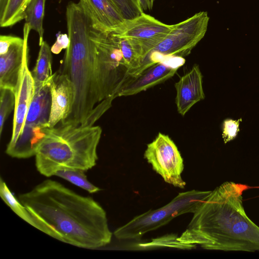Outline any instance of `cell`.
<instances>
[{
  "instance_id": "5b68a950",
  "label": "cell",
  "mask_w": 259,
  "mask_h": 259,
  "mask_svg": "<svg viewBox=\"0 0 259 259\" xmlns=\"http://www.w3.org/2000/svg\"><path fill=\"white\" fill-rule=\"evenodd\" d=\"M92 26V25H91ZM96 48V70L100 103L117 94L131 78L118 38L111 32L91 28Z\"/></svg>"
},
{
  "instance_id": "9a60e30c",
  "label": "cell",
  "mask_w": 259,
  "mask_h": 259,
  "mask_svg": "<svg viewBox=\"0 0 259 259\" xmlns=\"http://www.w3.org/2000/svg\"><path fill=\"white\" fill-rule=\"evenodd\" d=\"M79 3L94 28L113 32L119 28L125 21L111 0H79Z\"/></svg>"
},
{
  "instance_id": "30bf717a",
  "label": "cell",
  "mask_w": 259,
  "mask_h": 259,
  "mask_svg": "<svg viewBox=\"0 0 259 259\" xmlns=\"http://www.w3.org/2000/svg\"><path fill=\"white\" fill-rule=\"evenodd\" d=\"M171 28V25L163 23L143 12L134 18L125 20L119 28L111 32L118 37L139 43L144 60Z\"/></svg>"
},
{
  "instance_id": "277c9868",
  "label": "cell",
  "mask_w": 259,
  "mask_h": 259,
  "mask_svg": "<svg viewBox=\"0 0 259 259\" xmlns=\"http://www.w3.org/2000/svg\"><path fill=\"white\" fill-rule=\"evenodd\" d=\"M102 132L100 126L85 124H59L47 128L35 155L37 171L51 177L64 168L91 169L98 159Z\"/></svg>"
},
{
  "instance_id": "4fadbf2b",
  "label": "cell",
  "mask_w": 259,
  "mask_h": 259,
  "mask_svg": "<svg viewBox=\"0 0 259 259\" xmlns=\"http://www.w3.org/2000/svg\"><path fill=\"white\" fill-rule=\"evenodd\" d=\"M51 109L49 127H54L65 121L71 113L74 90L69 77L59 70L53 73L50 81Z\"/></svg>"
},
{
  "instance_id": "ffe728a7",
  "label": "cell",
  "mask_w": 259,
  "mask_h": 259,
  "mask_svg": "<svg viewBox=\"0 0 259 259\" xmlns=\"http://www.w3.org/2000/svg\"><path fill=\"white\" fill-rule=\"evenodd\" d=\"M31 0H7L3 10L0 12V25L11 27L25 19V10Z\"/></svg>"
},
{
  "instance_id": "603a6c76",
  "label": "cell",
  "mask_w": 259,
  "mask_h": 259,
  "mask_svg": "<svg viewBox=\"0 0 259 259\" xmlns=\"http://www.w3.org/2000/svg\"><path fill=\"white\" fill-rule=\"evenodd\" d=\"M125 20L134 18L143 13L135 0H111Z\"/></svg>"
},
{
  "instance_id": "484cf974",
  "label": "cell",
  "mask_w": 259,
  "mask_h": 259,
  "mask_svg": "<svg viewBox=\"0 0 259 259\" xmlns=\"http://www.w3.org/2000/svg\"><path fill=\"white\" fill-rule=\"evenodd\" d=\"M22 39V38L17 36L1 35L0 36V55L6 54L11 45Z\"/></svg>"
},
{
  "instance_id": "ba28073f",
  "label": "cell",
  "mask_w": 259,
  "mask_h": 259,
  "mask_svg": "<svg viewBox=\"0 0 259 259\" xmlns=\"http://www.w3.org/2000/svg\"><path fill=\"white\" fill-rule=\"evenodd\" d=\"M209 20L207 13L202 11L171 25L170 30L144 60L159 56L182 58L188 56L204 36Z\"/></svg>"
},
{
  "instance_id": "d6986e66",
  "label": "cell",
  "mask_w": 259,
  "mask_h": 259,
  "mask_svg": "<svg viewBox=\"0 0 259 259\" xmlns=\"http://www.w3.org/2000/svg\"><path fill=\"white\" fill-rule=\"evenodd\" d=\"M46 0H31L25 10V23L30 30L37 32L39 45L44 40L43 21L45 16Z\"/></svg>"
},
{
  "instance_id": "6da1fadb",
  "label": "cell",
  "mask_w": 259,
  "mask_h": 259,
  "mask_svg": "<svg viewBox=\"0 0 259 259\" xmlns=\"http://www.w3.org/2000/svg\"><path fill=\"white\" fill-rule=\"evenodd\" d=\"M41 226V231L63 242L89 249L109 244L112 233L104 208L91 197L46 179L18 196Z\"/></svg>"
},
{
  "instance_id": "d4e9b609",
  "label": "cell",
  "mask_w": 259,
  "mask_h": 259,
  "mask_svg": "<svg viewBox=\"0 0 259 259\" xmlns=\"http://www.w3.org/2000/svg\"><path fill=\"white\" fill-rule=\"evenodd\" d=\"M70 43L68 34L59 32L56 35V40L51 48L52 52L54 54H59L63 49H66Z\"/></svg>"
},
{
  "instance_id": "7c38bea8",
  "label": "cell",
  "mask_w": 259,
  "mask_h": 259,
  "mask_svg": "<svg viewBox=\"0 0 259 259\" xmlns=\"http://www.w3.org/2000/svg\"><path fill=\"white\" fill-rule=\"evenodd\" d=\"M29 48L24 53L22 69L15 91L12 133L7 148L13 146L22 133L28 110L35 94V87L31 71L29 69Z\"/></svg>"
},
{
  "instance_id": "52a82bcc",
  "label": "cell",
  "mask_w": 259,
  "mask_h": 259,
  "mask_svg": "<svg viewBox=\"0 0 259 259\" xmlns=\"http://www.w3.org/2000/svg\"><path fill=\"white\" fill-rule=\"evenodd\" d=\"M50 109L51 94L48 84L35 92L21 134L13 146L6 148L8 155L19 159L35 156L49 127Z\"/></svg>"
},
{
  "instance_id": "3957f363",
  "label": "cell",
  "mask_w": 259,
  "mask_h": 259,
  "mask_svg": "<svg viewBox=\"0 0 259 259\" xmlns=\"http://www.w3.org/2000/svg\"><path fill=\"white\" fill-rule=\"evenodd\" d=\"M70 43L59 71L72 82L74 99L67 118L60 124L89 122L100 103L96 70V48L90 20L80 4L69 2L66 10Z\"/></svg>"
},
{
  "instance_id": "5bb4252c",
  "label": "cell",
  "mask_w": 259,
  "mask_h": 259,
  "mask_svg": "<svg viewBox=\"0 0 259 259\" xmlns=\"http://www.w3.org/2000/svg\"><path fill=\"white\" fill-rule=\"evenodd\" d=\"M30 29L25 23L23 38L11 46L8 52L0 55V88L9 89L14 93L17 88L22 69L24 56Z\"/></svg>"
},
{
  "instance_id": "e0dca14e",
  "label": "cell",
  "mask_w": 259,
  "mask_h": 259,
  "mask_svg": "<svg viewBox=\"0 0 259 259\" xmlns=\"http://www.w3.org/2000/svg\"><path fill=\"white\" fill-rule=\"evenodd\" d=\"M35 66L31 71L35 87V92L49 83L53 76L52 70V55L51 48L44 40L40 45Z\"/></svg>"
},
{
  "instance_id": "8992f818",
  "label": "cell",
  "mask_w": 259,
  "mask_h": 259,
  "mask_svg": "<svg viewBox=\"0 0 259 259\" xmlns=\"http://www.w3.org/2000/svg\"><path fill=\"white\" fill-rule=\"evenodd\" d=\"M211 191L196 190L178 194L165 205L138 215L117 228L114 235L121 240H137L150 231L168 223L175 218L187 213H194Z\"/></svg>"
},
{
  "instance_id": "7a4b0ae2",
  "label": "cell",
  "mask_w": 259,
  "mask_h": 259,
  "mask_svg": "<svg viewBox=\"0 0 259 259\" xmlns=\"http://www.w3.org/2000/svg\"><path fill=\"white\" fill-rule=\"evenodd\" d=\"M247 185L225 182L211 191L172 246L207 250L259 251V226L245 213Z\"/></svg>"
},
{
  "instance_id": "83f0119b",
  "label": "cell",
  "mask_w": 259,
  "mask_h": 259,
  "mask_svg": "<svg viewBox=\"0 0 259 259\" xmlns=\"http://www.w3.org/2000/svg\"><path fill=\"white\" fill-rule=\"evenodd\" d=\"M7 0H0V12H2L5 8Z\"/></svg>"
},
{
  "instance_id": "9c48e42d",
  "label": "cell",
  "mask_w": 259,
  "mask_h": 259,
  "mask_svg": "<svg viewBox=\"0 0 259 259\" xmlns=\"http://www.w3.org/2000/svg\"><path fill=\"white\" fill-rule=\"evenodd\" d=\"M144 156L165 182L177 188H185L186 183L181 177L184 167L183 159L177 146L168 136L159 133L147 145Z\"/></svg>"
},
{
  "instance_id": "8fae6325",
  "label": "cell",
  "mask_w": 259,
  "mask_h": 259,
  "mask_svg": "<svg viewBox=\"0 0 259 259\" xmlns=\"http://www.w3.org/2000/svg\"><path fill=\"white\" fill-rule=\"evenodd\" d=\"M184 63V58L164 57L159 62L131 77L119 92L117 97L134 95L165 81L172 77Z\"/></svg>"
},
{
  "instance_id": "4316f807",
  "label": "cell",
  "mask_w": 259,
  "mask_h": 259,
  "mask_svg": "<svg viewBox=\"0 0 259 259\" xmlns=\"http://www.w3.org/2000/svg\"><path fill=\"white\" fill-rule=\"evenodd\" d=\"M143 11L150 10L152 9L155 0H135Z\"/></svg>"
},
{
  "instance_id": "7402d4cb",
  "label": "cell",
  "mask_w": 259,
  "mask_h": 259,
  "mask_svg": "<svg viewBox=\"0 0 259 259\" xmlns=\"http://www.w3.org/2000/svg\"><path fill=\"white\" fill-rule=\"evenodd\" d=\"M15 94L11 90L0 88V136L8 117L14 109Z\"/></svg>"
},
{
  "instance_id": "44dd1931",
  "label": "cell",
  "mask_w": 259,
  "mask_h": 259,
  "mask_svg": "<svg viewBox=\"0 0 259 259\" xmlns=\"http://www.w3.org/2000/svg\"><path fill=\"white\" fill-rule=\"evenodd\" d=\"M84 172L85 171L79 169L64 168L58 170L55 176L68 181L90 193L101 191V189L88 180Z\"/></svg>"
},
{
  "instance_id": "ac0fdd59",
  "label": "cell",
  "mask_w": 259,
  "mask_h": 259,
  "mask_svg": "<svg viewBox=\"0 0 259 259\" xmlns=\"http://www.w3.org/2000/svg\"><path fill=\"white\" fill-rule=\"evenodd\" d=\"M0 196L3 201L17 215L32 227L41 231L39 222L19 200L15 197L2 178L0 180Z\"/></svg>"
},
{
  "instance_id": "2e32d148",
  "label": "cell",
  "mask_w": 259,
  "mask_h": 259,
  "mask_svg": "<svg viewBox=\"0 0 259 259\" xmlns=\"http://www.w3.org/2000/svg\"><path fill=\"white\" fill-rule=\"evenodd\" d=\"M177 110L184 116L196 103L205 98L202 87V75L197 65L181 77L175 84Z\"/></svg>"
},
{
  "instance_id": "cb8c5ba5",
  "label": "cell",
  "mask_w": 259,
  "mask_h": 259,
  "mask_svg": "<svg viewBox=\"0 0 259 259\" xmlns=\"http://www.w3.org/2000/svg\"><path fill=\"white\" fill-rule=\"evenodd\" d=\"M242 118L238 120L227 118L225 119L222 123V138L225 144L236 138L239 132L240 122Z\"/></svg>"
}]
</instances>
